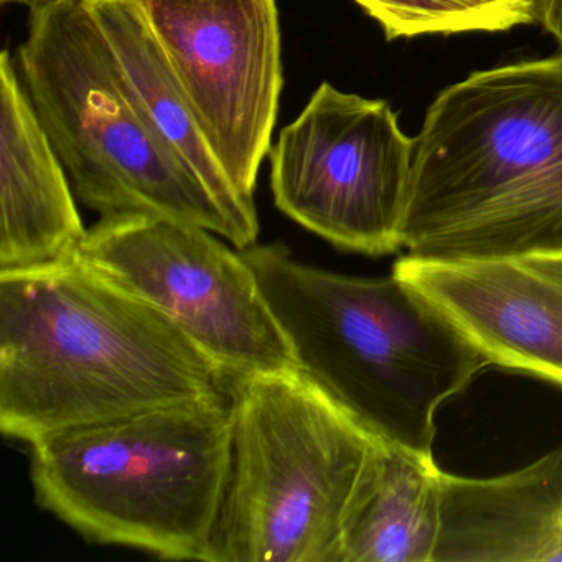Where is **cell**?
<instances>
[{
    "label": "cell",
    "mask_w": 562,
    "mask_h": 562,
    "mask_svg": "<svg viewBox=\"0 0 562 562\" xmlns=\"http://www.w3.org/2000/svg\"><path fill=\"white\" fill-rule=\"evenodd\" d=\"M232 381L170 318L85 265L0 274V430L54 434L193 401Z\"/></svg>",
    "instance_id": "cell-1"
},
{
    "label": "cell",
    "mask_w": 562,
    "mask_h": 562,
    "mask_svg": "<svg viewBox=\"0 0 562 562\" xmlns=\"http://www.w3.org/2000/svg\"><path fill=\"white\" fill-rule=\"evenodd\" d=\"M403 248L432 261L562 252V55L440 91L414 139Z\"/></svg>",
    "instance_id": "cell-2"
},
{
    "label": "cell",
    "mask_w": 562,
    "mask_h": 562,
    "mask_svg": "<svg viewBox=\"0 0 562 562\" xmlns=\"http://www.w3.org/2000/svg\"><path fill=\"white\" fill-rule=\"evenodd\" d=\"M241 252L302 373L373 439L432 453L437 409L490 364L482 351L394 272L325 271L281 243Z\"/></svg>",
    "instance_id": "cell-3"
},
{
    "label": "cell",
    "mask_w": 562,
    "mask_h": 562,
    "mask_svg": "<svg viewBox=\"0 0 562 562\" xmlns=\"http://www.w3.org/2000/svg\"><path fill=\"white\" fill-rule=\"evenodd\" d=\"M232 446V397L159 407L34 443L32 486L88 541L210 562Z\"/></svg>",
    "instance_id": "cell-4"
},
{
    "label": "cell",
    "mask_w": 562,
    "mask_h": 562,
    "mask_svg": "<svg viewBox=\"0 0 562 562\" xmlns=\"http://www.w3.org/2000/svg\"><path fill=\"white\" fill-rule=\"evenodd\" d=\"M15 64L85 206L101 216L190 223L248 248L212 193L140 116L88 0L31 8Z\"/></svg>",
    "instance_id": "cell-5"
},
{
    "label": "cell",
    "mask_w": 562,
    "mask_h": 562,
    "mask_svg": "<svg viewBox=\"0 0 562 562\" xmlns=\"http://www.w3.org/2000/svg\"><path fill=\"white\" fill-rule=\"evenodd\" d=\"M228 483L210 562H334L373 437L301 370L232 381Z\"/></svg>",
    "instance_id": "cell-6"
},
{
    "label": "cell",
    "mask_w": 562,
    "mask_h": 562,
    "mask_svg": "<svg viewBox=\"0 0 562 562\" xmlns=\"http://www.w3.org/2000/svg\"><path fill=\"white\" fill-rule=\"evenodd\" d=\"M216 236L159 216H101L75 255L162 312L229 381L301 370L241 249Z\"/></svg>",
    "instance_id": "cell-7"
},
{
    "label": "cell",
    "mask_w": 562,
    "mask_h": 562,
    "mask_svg": "<svg viewBox=\"0 0 562 562\" xmlns=\"http://www.w3.org/2000/svg\"><path fill=\"white\" fill-rule=\"evenodd\" d=\"M274 205L361 255L403 248L414 139L383 100L322 83L269 153Z\"/></svg>",
    "instance_id": "cell-8"
},
{
    "label": "cell",
    "mask_w": 562,
    "mask_h": 562,
    "mask_svg": "<svg viewBox=\"0 0 562 562\" xmlns=\"http://www.w3.org/2000/svg\"><path fill=\"white\" fill-rule=\"evenodd\" d=\"M235 189L255 200L284 71L278 0H137Z\"/></svg>",
    "instance_id": "cell-9"
},
{
    "label": "cell",
    "mask_w": 562,
    "mask_h": 562,
    "mask_svg": "<svg viewBox=\"0 0 562 562\" xmlns=\"http://www.w3.org/2000/svg\"><path fill=\"white\" fill-rule=\"evenodd\" d=\"M393 272L452 321L490 364L562 386V252L470 261L406 255Z\"/></svg>",
    "instance_id": "cell-10"
},
{
    "label": "cell",
    "mask_w": 562,
    "mask_h": 562,
    "mask_svg": "<svg viewBox=\"0 0 562 562\" xmlns=\"http://www.w3.org/2000/svg\"><path fill=\"white\" fill-rule=\"evenodd\" d=\"M8 50L0 57V274L60 265L88 229Z\"/></svg>",
    "instance_id": "cell-11"
},
{
    "label": "cell",
    "mask_w": 562,
    "mask_h": 562,
    "mask_svg": "<svg viewBox=\"0 0 562 562\" xmlns=\"http://www.w3.org/2000/svg\"><path fill=\"white\" fill-rule=\"evenodd\" d=\"M562 561V446L490 479L443 472L434 562Z\"/></svg>",
    "instance_id": "cell-12"
},
{
    "label": "cell",
    "mask_w": 562,
    "mask_h": 562,
    "mask_svg": "<svg viewBox=\"0 0 562 562\" xmlns=\"http://www.w3.org/2000/svg\"><path fill=\"white\" fill-rule=\"evenodd\" d=\"M88 5L147 126L212 193L238 226L246 246L256 245L259 220L255 200L235 189L216 159L137 0H88Z\"/></svg>",
    "instance_id": "cell-13"
},
{
    "label": "cell",
    "mask_w": 562,
    "mask_h": 562,
    "mask_svg": "<svg viewBox=\"0 0 562 562\" xmlns=\"http://www.w3.org/2000/svg\"><path fill=\"white\" fill-rule=\"evenodd\" d=\"M442 496L432 453L374 439L345 505L334 562H434Z\"/></svg>",
    "instance_id": "cell-14"
},
{
    "label": "cell",
    "mask_w": 562,
    "mask_h": 562,
    "mask_svg": "<svg viewBox=\"0 0 562 562\" xmlns=\"http://www.w3.org/2000/svg\"><path fill=\"white\" fill-rule=\"evenodd\" d=\"M387 41L536 24L535 0H355Z\"/></svg>",
    "instance_id": "cell-15"
},
{
    "label": "cell",
    "mask_w": 562,
    "mask_h": 562,
    "mask_svg": "<svg viewBox=\"0 0 562 562\" xmlns=\"http://www.w3.org/2000/svg\"><path fill=\"white\" fill-rule=\"evenodd\" d=\"M536 24H541L562 47V0H535Z\"/></svg>",
    "instance_id": "cell-16"
},
{
    "label": "cell",
    "mask_w": 562,
    "mask_h": 562,
    "mask_svg": "<svg viewBox=\"0 0 562 562\" xmlns=\"http://www.w3.org/2000/svg\"><path fill=\"white\" fill-rule=\"evenodd\" d=\"M4 4H21L29 5V8H35V5L47 4L52 0H2Z\"/></svg>",
    "instance_id": "cell-17"
}]
</instances>
